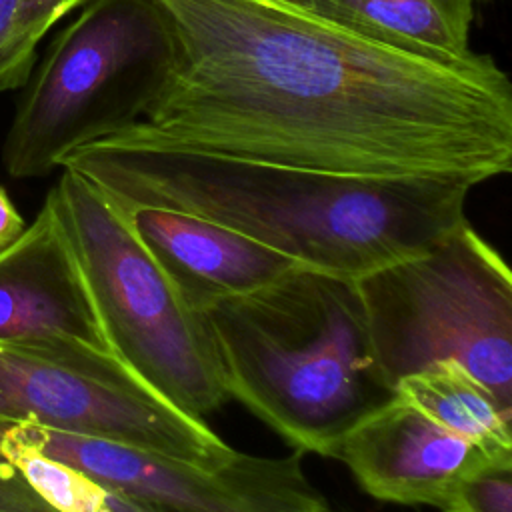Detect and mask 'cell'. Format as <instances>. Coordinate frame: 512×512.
I'll use <instances>...</instances> for the list:
<instances>
[{
	"instance_id": "obj_11",
	"label": "cell",
	"mask_w": 512,
	"mask_h": 512,
	"mask_svg": "<svg viewBox=\"0 0 512 512\" xmlns=\"http://www.w3.org/2000/svg\"><path fill=\"white\" fill-rule=\"evenodd\" d=\"M112 204L184 300L200 312L298 266L292 258L206 218L160 206Z\"/></svg>"
},
{
	"instance_id": "obj_17",
	"label": "cell",
	"mask_w": 512,
	"mask_h": 512,
	"mask_svg": "<svg viewBox=\"0 0 512 512\" xmlns=\"http://www.w3.org/2000/svg\"><path fill=\"white\" fill-rule=\"evenodd\" d=\"M0 512H56L34 492L18 468L0 454Z\"/></svg>"
},
{
	"instance_id": "obj_12",
	"label": "cell",
	"mask_w": 512,
	"mask_h": 512,
	"mask_svg": "<svg viewBox=\"0 0 512 512\" xmlns=\"http://www.w3.org/2000/svg\"><path fill=\"white\" fill-rule=\"evenodd\" d=\"M390 50L442 66L480 58L470 46L478 0H296Z\"/></svg>"
},
{
	"instance_id": "obj_16",
	"label": "cell",
	"mask_w": 512,
	"mask_h": 512,
	"mask_svg": "<svg viewBox=\"0 0 512 512\" xmlns=\"http://www.w3.org/2000/svg\"><path fill=\"white\" fill-rule=\"evenodd\" d=\"M442 512H512V462L488 464L458 480Z\"/></svg>"
},
{
	"instance_id": "obj_7",
	"label": "cell",
	"mask_w": 512,
	"mask_h": 512,
	"mask_svg": "<svg viewBox=\"0 0 512 512\" xmlns=\"http://www.w3.org/2000/svg\"><path fill=\"white\" fill-rule=\"evenodd\" d=\"M0 424L98 436L208 470L236 456L112 352L70 342H0Z\"/></svg>"
},
{
	"instance_id": "obj_14",
	"label": "cell",
	"mask_w": 512,
	"mask_h": 512,
	"mask_svg": "<svg viewBox=\"0 0 512 512\" xmlns=\"http://www.w3.org/2000/svg\"><path fill=\"white\" fill-rule=\"evenodd\" d=\"M8 460L56 512H168L160 506L106 488L78 470L12 446Z\"/></svg>"
},
{
	"instance_id": "obj_19",
	"label": "cell",
	"mask_w": 512,
	"mask_h": 512,
	"mask_svg": "<svg viewBox=\"0 0 512 512\" xmlns=\"http://www.w3.org/2000/svg\"><path fill=\"white\" fill-rule=\"evenodd\" d=\"M24 226V218L12 204L6 190L0 186V248L12 242L24 230Z\"/></svg>"
},
{
	"instance_id": "obj_5",
	"label": "cell",
	"mask_w": 512,
	"mask_h": 512,
	"mask_svg": "<svg viewBox=\"0 0 512 512\" xmlns=\"http://www.w3.org/2000/svg\"><path fill=\"white\" fill-rule=\"evenodd\" d=\"M46 198L110 352L174 408L206 422L230 392L204 312L184 300L114 204L86 178L62 168Z\"/></svg>"
},
{
	"instance_id": "obj_3",
	"label": "cell",
	"mask_w": 512,
	"mask_h": 512,
	"mask_svg": "<svg viewBox=\"0 0 512 512\" xmlns=\"http://www.w3.org/2000/svg\"><path fill=\"white\" fill-rule=\"evenodd\" d=\"M204 316L230 398L298 452L328 458L394 396L372 356L356 278L296 266Z\"/></svg>"
},
{
	"instance_id": "obj_8",
	"label": "cell",
	"mask_w": 512,
	"mask_h": 512,
	"mask_svg": "<svg viewBox=\"0 0 512 512\" xmlns=\"http://www.w3.org/2000/svg\"><path fill=\"white\" fill-rule=\"evenodd\" d=\"M0 438L66 464L94 482L168 512H330L304 472V452H236L222 468L140 450L98 436L42 426H4Z\"/></svg>"
},
{
	"instance_id": "obj_20",
	"label": "cell",
	"mask_w": 512,
	"mask_h": 512,
	"mask_svg": "<svg viewBox=\"0 0 512 512\" xmlns=\"http://www.w3.org/2000/svg\"><path fill=\"white\" fill-rule=\"evenodd\" d=\"M330 512H332V510H330Z\"/></svg>"
},
{
	"instance_id": "obj_6",
	"label": "cell",
	"mask_w": 512,
	"mask_h": 512,
	"mask_svg": "<svg viewBox=\"0 0 512 512\" xmlns=\"http://www.w3.org/2000/svg\"><path fill=\"white\" fill-rule=\"evenodd\" d=\"M356 286L376 368L392 390L432 362L456 360L512 408V274L468 220Z\"/></svg>"
},
{
	"instance_id": "obj_2",
	"label": "cell",
	"mask_w": 512,
	"mask_h": 512,
	"mask_svg": "<svg viewBox=\"0 0 512 512\" xmlns=\"http://www.w3.org/2000/svg\"><path fill=\"white\" fill-rule=\"evenodd\" d=\"M106 198L188 212L298 266L360 278L420 254L466 218L460 178L358 176L98 140L62 162Z\"/></svg>"
},
{
	"instance_id": "obj_4",
	"label": "cell",
	"mask_w": 512,
	"mask_h": 512,
	"mask_svg": "<svg viewBox=\"0 0 512 512\" xmlns=\"http://www.w3.org/2000/svg\"><path fill=\"white\" fill-rule=\"evenodd\" d=\"M174 62V30L156 0H88L22 84L2 148L6 172L46 176L74 150L134 126Z\"/></svg>"
},
{
	"instance_id": "obj_9",
	"label": "cell",
	"mask_w": 512,
	"mask_h": 512,
	"mask_svg": "<svg viewBox=\"0 0 512 512\" xmlns=\"http://www.w3.org/2000/svg\"><path fill=\"white\" fill-rule=\"evenodd\" d=\"M328 458L340 460L378 500L434 508L458 480L498 462L396 394L360 418Z\"/></svg>"
},
{
	"instance_id": "obj_1",
	"label": "cell",
	"mask_w": 512,
	"mask_h": 512,
	"mask_svg": "<svg viewBox=\"0 0 512 512\" xmlns=\"http://www.w3.org/2000/svg\"><path fill=\"white\" fill-rule=\"evenodd\" d=\"M156 2L172 74L140 122L104 140L476 186L512 168V84L488 54L434 64L296 0Z\"/></svg>"
},
{
	"instance_id": "obj_13",
	"label": "cell",
	"mask_w": 512,
	"mask_h": 512,
	"mask_svg": "<svg viewBox=\"0 0 512 512\" xmlns=\"http://www.w3.org/2000/svg\"><path fill=\"white\" fill-rule=\"evenodd\" d=\"M394 394L432 422L498 462H512V408L456 360H438L400 378Z\"/></svg>"
},
{
	"instance_id": "obj_18",
	"label": "cell",
	"mask_w": 512,
	"mask_h": 512,
	"mask_svg": "<svg viewBox=\"0 0 512 512\" xmlns=\"http://www.w3.org/2000/svg\"><path fill=\"white\" fill-rule=\"evenodd\" d=\"M22 0H0V90H4Z\"/></svg>"
},
{
	"instance_id": "obj_10",
	"label": "cell",
	"mask_w": 512,
	"mask_h": 512,
	"mask_svg": "<svg viewBox=\"0 0 512 512\" xmlns=\"http://www.w3.org/2000/svg\"><path fill=\"white\" fill-rule=\"evenodd\" d=\"M0 342H70L110 352L48 198L36 218L0 248Z\"/></svg>"
},
{
	"instance_id": "obj_15",
	"label": "cell",
	"mask_w": 512,
	"mask_h": 512,
	"mask_svg": "<svg viewBox=\"0 0 512 512\" xmlns=\"http://www.w3.org/2000/svg\"><path fill=\"white\" fill-rule=\"evenodd\" d=\"M88 0H22L4 90L20 88L36 64L40 40Z\"/></svg>"
}]
</instances>
